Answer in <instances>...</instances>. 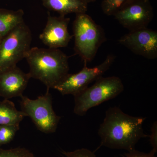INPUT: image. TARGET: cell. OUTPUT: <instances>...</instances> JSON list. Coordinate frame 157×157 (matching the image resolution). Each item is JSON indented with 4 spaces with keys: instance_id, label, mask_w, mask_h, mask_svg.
Here are the masks:
<instances>
[{
    "instance_id": "9a60e30c",
    "label": "cell",
    "mask_w": 157,
    "mask_h": 157,
    "mask_svg": "<svg viewBox=\"0 0 157 157\" xmlns=\"http://www.w3.org/2000/svg\"><path fill=\"white\" fill-rule=\"evenodd\" d=\"M19 129V126L0 125V147L11 142Z\"/></svg>"
},
{
    "instance_id": "9c48e42d",
    "label": "cell",
    "mask_w": 157,
    "mask_h": 157,
    "mask_svg": "<svg viewBox=\"0 0 157 157\" xmlns=\"http://www.w3.org/2000/svg\"><path fill=\"white\" fill-rule=\"evenodd\" d=\"M118 42L133 53L148 59L157 58V32L148 28L130 31Z\"/></svg>"
},
{
    "instance_id": "277c9868",
    "label": "cell",
    "mask_w": 157,
    "mask_h": 157,
    "mask_svg": "<svg viewBox=\"0 0 157 157\" xmlns=\"http://www.w3.org/2000/svg\"><path fill=\"white\" fill-rule=\"evenodd\" d=\"M90 87L74 96V113L82 116L88 110L105 101L113 99L122 92L124 85L117 76L99 77Z\"/></svg>"
},
{
    "instance_id": "7402d4cb",
    "label": "cell",
    "mask_w": 157,
    "mask_h": 157,
    "mask_svg": "<svg viewBox=\"0 0 157 157\" xmlns=\"http://www.w3.org/2000/svg\"><path fill=\"white\" fill-rule=\"evenodd\" d=\"M2 37H1V36H0V45H1V42H2Z\"/></svg>"
},
{
    "instance_id": "3957f363",
    "label": "cell",
    "mask_w": 157,
    "mask_h": 157,
    "mask_svg": "<svg viewBox=\"0 0 157 157\" xmlns=\"http://www.w3.org/2000/svg\"><path fill=\"white\" fill-rule=\"evenodd\" d=\"M73 28L75 52L84 63L92 61L107 40L104 29L86 13L76 14Z\"/></svg>"
},
{
    "instance_id": "603a6c76",
    "label": "cell",
    "mask_w": 157,
    "mask_h": 157,
    "mask_svg": "<svg viewBox=\"0 0 157 157\" xmlns=\"http://www.w3.org/2000/svg\"><path fill=\"white\" fill-rule=\"evenodd\" d=\"M144 1H146V2H149L150 0H144Z\"/></svg>"
},
{
    "instance_id": "ac0fdd59",
    "label": "cell",
    "mask_w": 157,
    "mask_h": 157,
    "mask_svg": "<svg viewBox=\"0 0 157 157\" xmlns=\"http://www.w3.org/2000/svg\"><path fill=\"white\" fill-rule=\"evenodd\" d=\"M66 157H97L92 151L86 148L78 149L72 151L65 152Z\"/></svg>"
},
{
    "instance_id": "6da1fadb",
    "label": "cell",
    "mask_w": 157,
    "mask_h": 157,
    "mask_svg": "<svg viewBox=\"0 0 157 157\" xmlns=\"http://www.w3.org/2000/svg\"><path fill=\"white\" fill-rule=\"evenodd\" d=\"M145 120L126 114L119 107H109L98 130L101 146L128 152L134 150L140 139L148 137L144 132Z\"/></svg>"
},
{
    "instance_id": "30bf717a",
    "label": "cell",
    "mask_w": 157,
    "mask_h": 157,
    "mask_svg": "<svg viewBox=\"0 0 157 157\" xmlns=\"http://www.w3.org/2000/svg\"><path fill=\"white\" fill-rule=\"evenodd\" d=\"M70 21V18L65 16L56 17L48 14L46 25L39 39L49 48L59 49L67 47L73 37L68 30Z\"/></svg>"
},
{
    "instance_id": "7a4b0ae2",
    "label": "cell",
    "mask_w": 157,
    "mask_h": 157,
    "mask_svg": "<svg viewBox=\"0 0 157 157\" xmlns=\"http://www.w3.org/2000/svg\"><path fill=\"white\" fill-rule=\"evenodd\" d=\"M31 78L54 89L69 74V57L59 48H31L25 58Z\"/></svg>"
},
{
    "instance_id": "e0dca14e",
    "label": "cell",
    "mask_w": 157,
    "mask_h": 157,
    "mask_svg": "<svg viewBox=\"0 0 157 157\" xmlns=\"http://www.w3.org/2000/svg\"><path fill=\"white\" fill-rule=\"evenodd\" d=\"M0 157H34L33 154L24 147L4 149L0 147Z\"/></svg>"
},
{
    "instance_id": "5bb4252c",
    "label": "cell",
    "mask_w": 157,
    "mask_h": 157,
    "mask_svg": "<svg viewBox=\"0 0 157 157\" xmlns=\"http://www.w3.org/2000/svg\"><path fill=\"white\" fill-rule=\"evenodd\" d=\"M24 14V12L22 9L0 11V36L2 38L5 36L23 22Z\"/></svg>"
},
{
    "instance_id": "2e32d148",
    "label": "cell",
    "mask_w": 157,
    "mask_h": 157,
    "mask_svg": "<svg viewBox=\"0 0 157 157\" xmlns=\"http://www.w3.org/2000/svg\"><path fill=\"white\" fill-rule=\"evenodd\" d=\"M130 0H103L101 8L103 12L108 16H113L123 6Z\"/></svg>"
},
{
    "instance_id": "44dd1931",
    "label": "cell",
    "mask_w": 157,
    "mask_h": 157,
    "mask_svg": "<svg viewBox=\"0 0 157 157\" xmlns=\"http://www.w3.org/2000/svg\"><path fill=\"white\" fill-rule=\"evenodd\" d=\"M82 2L86 3V4H88L89 3L93 2H95L96 0H82Z\"/></svg>"
},
{
    "instance_id": "ba28073f",
    "label": "cell",
    "mask_w": 157,
    "mask_h": 157,
    "mask_svg": "<svg viewBox=\"0 0 157 157\" xmlns=\"http://www.w3.org/2000/svg\"><path fill=\"white\" fill-rule=\"evenodd\" d=\"M113 16L130 31L147 28L154 17L152 6L144 0H130Z\"/></svg>"
},
{
    "instance_id": "4fadbf2b",
    "label": "cell",
    "mask_w": 157,
    "mask_h": 157,
    "mask_svg": "<svg viewBox=\"0 0 157 157\" xmlns=\"http://www.w3.org/2000/svg\"><path fill=\"white\" fill-rule=\"evenodd\" d=\"M25 115L17 110L15 104L7 99L0 101V125L19 126Z\"/></svg>"
},
{
    "instance_id": "d6986e66",
    "label": "cell",
    "mask_w": 157,
    "mask_h": 157,
    "mask_svg": "<svg viewBox=\"0 0 157 157\" xmlns=\"http://www.w3.org/2000/svg\"><path fill=\"white\" fill-rule=\"evenodd\" d=\"M157 122H155L151 130V135L148 136L150 137V142L151 144L152 149L150 152L152 154L155 155L157 151Z\"/></svg>"
},
{
    "instance_id": "8992f818",
    "label": "cell",
    "mask_w": 157,
    "mask_h": 157,
    "mask_svg": "<svg viewBox=\"0 0 157 157\" xmlns=\"http://www.w3.org/2000/svg\"><path fill=\"white\" fill-rule=\"evenodd\" d=\"M47 89L45 94L32 100L26 96L21 97V111L31 119L37 128L42 133L51 134L56 132L61 117L52 107V97Z\"/></svg>"
},
{
    "instance_id": "7c38bea8",
    "label": "cell",
    "mask_w": 157,
    "mask_h": 157,
    "mask_svg": "<svg viewBox=\"0 0 157 157\" xmlns=\"http://www.w3.org/2000/svg\"><path fill=\"white\" fill-rule=\"evenodd\" d=\"M44 7L57 12L60 15L86 13L88 4L82 0H42Z\"/></svg>"
},
{
    "instance_id": "ffe728a7",
    "label": "cell",
    "mask_w": 157,
    "mask_h": 157,
    "mask_svg": "<svg viewBox=\"0 0 157 157\" xmlns=\"http://www.w3.org/2000/svg\"><path fill=\"white\" fill-rule=\"evenodd\" d=\"M123 157H156L155 155L152 154L151 153H145L138 151L134 150L130 152H128Z\"/></svg>"
},
{
    "instance_id": "52a82bcc",
    "label": "cell",
    "mask_w": 157,
    "mask_h": 157,
    "mask_svg": "<svg viewBox=\"0 0 157 157\" xmlns=\"http://www.w3.org/2000/svg\"><path fill=\"white\" fill-rule=\"evenodd\" d=\"M115 59L113 55L107 56L101 64L88 68L84 63L82 69L78 73L69 74L54 88L63 95H77L88 87L89 85L101 77L110 67Z\"/></svg>"
},
{
    "instance_id": "8fae6325",
    "label": "cell",
    "mask_w": 157,
    "mask_h": 157,
    "mask_svg": "<svg viewBox=\"0 0 157 157\" xmlns=\"http://www.w3.org/2000/svg\"><path fill=\"white\" fill-rule=\"evenodd\" d=\"M31 78L29 73H24L17 66L1 72L0 96L7 100L21 98Z\"/></svg>"
},
{
    "instance_id": "5b68a950",
    "label": "cell",
    "mask_w": 157,
    "mask_h": 157,
    "mask_svg": "<svg viewBox=\"0 0 157 157\" xmlns=\"http://www.w3.org/2000/svg\"><path fill=\"white\" fill-rule=\"evenodd\" d=\"M32 41L30 29L24 21L3 37L0 45V73L17 66L25 58Z\"/></svg>"
}]
</instances>
